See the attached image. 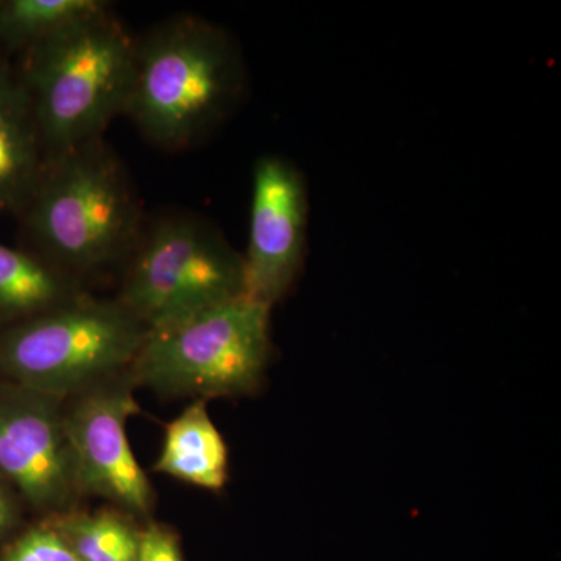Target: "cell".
I'll return each instance as SVG.
<instances>
[{
    "instance_id": "cell-3",
    "label": "cell",
    "mask_w": 561,
    "mask_h": 561,
    "mask_svg": "<svg viewBox=\"0 0 561 561\" xmlns=\"http://www.w3.org/2000/svg\"><path fill=\"white\" fill-rule=\"evenodd\" d=\"M136 39L110 10L76 22L25 51L20 70L47 158L102 139L125 116Z\"/></svg>"
},
{
    "instance_id": "cell-16",
    "label": "cell",
    "mask_w": 561,
    "mask_h": 561,
    "mask_svg": "<svg viewBox=\"0 0 561 561\" xmlns=\"http://www.w3.org/2000/svg\"><path fill=\"white\" fill-rule=\"evenodd\" d=\"M136 561H184L176 531L160 523L144 524Z\"/></svg>"
},
{
    "instance_id": "cell-10",
    "label": "cell",
    "mask_w": 561,
    "mask_h": 561,
    "mask_svg": "<svg viewBox=\"0 0 561 561\" xmlns=\"http://www.w3.org/2000/svg\"><path fill=\"white\" fill-rule=\"evenodd\" d=\"M46 164L31 99L0 55V213L20 216Z\"/></svg>"
},
{
    "instance_id": "cell-17",
    "label": "cell",
    "mask_w": 561,
    "mask_h": 561,
    "mask_svg": "<svg viewBox=\"0 0 561 561\" xmlns=\"http://www.w3.org/2000/svg\"><path fill=\"white\" fill-rule=\"evenodd\" d=\"M22 504L18 491L0 476V538L5 537L21 519Z\"/></svg>"
},
{
    "instance_id": "cell-8",
    "label": "cell",
    "mask_w": 561,
    "mask_h": 561,
    "mask_svg": "<svg viewBox=\"0 0 561 561\" xmlns=\"http://www.w3.org/2000/svg\"><path fill=\"white\" fill-rule=\"evenodd\" d=\"M65 401L0 381V476L43 518L79 508Z\"/></svg>"
},
{
    "instance_id": "cell-14",
    "label": "cell",
    "mask_w": 561,
    "mask_h": 561,
    "mask_svg": "<svg viewBox=\"0 0 561 561\" xmlns=\"http://www.w3.org/2000/svg\"><path fill=\"white\" fill-rule=\"evenodd\" d=\"M111 10L103 0H0V46L31 50L76 22Z\"/></svg>"
},
{
    "instance_id": "cell-13",
    "label": "cell",
    "mask_w": 561,
    "mask_h": 561,
    "mask_svg": "<svg viewBox=\"0 0 561 561\" xmlns=\"http://www.w3.org/2000/svg\"><path fill=\"white\" fill-rule=\"evenodd\" d=\"M51 526L65 538L79 561H136L142 526L119 508L88 512L83 508L50 516Z\"/></svg>"
},
{
    "instance_id": "cell-1",
    "label": "cell",
    "mask_w": 561,
    "mask_h": 561,
    "mask_svg": "<svg viewBox=\"0 0 561 561\" xmlns=\"http://www.w3.org/2000/svg\"><path fill=\"white\" fill-rule=\"evenodd\" d=\"M20 217L27 249L83 286L122 272L147 221L127 169L103 138L47 158Z\"/></svg>"
},
{
    "instance_id": "cell-11",
    "label": "cell",
    "mask_w": 561,
    "mask_h": 561,
    "mask_svg": "<svg viewBox=\"0 0 561 561\" xmlns=\"http://www.w3.org/2000/svg\"><path fill=\"white\" fill-rule=\"evenodd\" d=\"M154 472L197 489L220 491L230 478V451L208 411V401H192L165 424Z\"/></svg>"
},
{
    "instance_id": "cell-2",
    "label": "cell",
    "mask_w": 561,
    "mask_h": 561,
    "mask_svg": "<svg viewBox=\"0 0 561 561\" xmlns=\"http://www.w3.org/2000/svg\"><path fill=\"white\" fill-rule=\"evenodd\" d=\"M243 88L245 66L230 33L202 18L180 14L136 41L125 117L153 146L187 149L231 116Z\"/></svg>"
},
{
    "instance_id": "cell-9",
    "label": "cell",
    "mask_w": 561,
    "mask_h": 561,
    "mask_svg": "<svg viewBox=\"0 0 561 561\" xmlns=\"http://www.w3.org/2000/svg\"><path fill=\"white\" fill-rule=\"evenodd\" d=\"M245 297L273 308L300 275L308 242V187L286 158L265 154L253 171Z\"/></svg>"
},
{
    "instance_id": "cell-5",
    "label": "cell",
    "mask_w": 561,
    "mask_h": 561,
    "mask_svg": "<svg viewBox=\"0 0 561 561\" xmlns=\"http://www.w3.org/2000/svg\"><path fill=\"white\" fill-rule=\"evenodd\" d=\"M147 328L90 291L0 330V381L65 401L130 370Z\"/></svg>"
},
{
    "instance_id": "cell-7",
    "label": "cell",
    "mask_w": 561,
    "mask_h": 561,
    "mask_svg": "<svg viewBox=\"0 0 561 561\" xmlns=\"http://www.w3.org/2000/svg\"><path fill=\"white\" fill-rule=\"evenodd\" d=\"M130 370L65 400V426L81 496L101 497L136 519H149L157 493L140 467L127 424L139 415Z\"/></svg>"
},
{
    "instance_id": "cell-4",
    "label": "cell",
    "mask_w": 561,
    "mask_h": 561,
    "mask_svg": "<svg viewBox=\"0 0 561 561\" xmlns=\"http://www.w3.org/2000/svg\"><path fill=\"white\" fill-rule=\"evenodd\" d=\"M272 308L242 297L190 319L147 331L130 375L162 397H250L261 389L272 354Z\"/></svg>"
},
{
    "instance_id": "cell-6",
    "label": "cell",
    "mask_w": 561,
    "mask_h": 561,
    "mask_svg": "<svg viewBox=\"0 0 561 561\" xmlns=\"http://www.w3.org/2000/svg\"><path fill=\"white\" fill-rule=\"evenodd\" d=\"M242 295V254L209 221L175 213L146 221L116 301L151 331Z\"/></svg>"
},
{
    "instance_id": "cell-15",
    "label": "cell",
    "mask_w": 561,
    "mask_h": 561,
    "mask_svg": "<svg viewBox=\"0 0 561 561\" xmlns=\"http://www.w3.org/2000/svg\"><path fill=\"white\" fill-rule=\"evenodd\" d=\"M0 561H79L49 519L24 531L3 552Z\"/></svg>"
},
{
    "instance_id": "cell-12",
    "label": "cell",
    "mask_w": 561,
    "mask_h": 561,
    "mask_svg": "<svg viewBox=\"0 0 561 561\" xmlns=\"http://www.w3.org/2000/svg\"><path fill=\"white\" fill-rule=\"evenodd\" d=\"M87 287L28 249L0 242V330L58 308Z\"/></svg>"
}]
</instances>
